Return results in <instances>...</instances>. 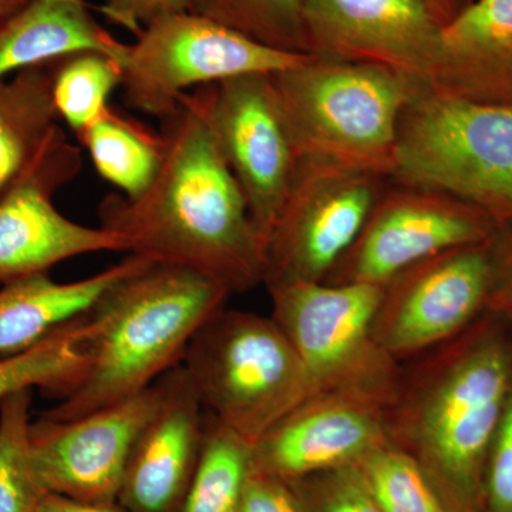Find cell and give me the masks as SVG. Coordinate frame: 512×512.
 <instances>
[{"label":"cell","mask_w":512,"mask_h":512,"mask_svg":"<svg viewBox=\"0 0 512 512\" xmlns=\"http://www.w3.org/2000/svg\"><path fill=\"white\" fill-rule=\"evenodd\" d=\"M239 512H303L288 481L252 471Z\"/></svg>","instance_id":"d6a6232c"},{"label":"cell","mask_w":512,"mask_h":512,"mask_svg":"<svg viewBox=\"0 0 512 512\" xmlns=\"http://www.w3.org/2000/svg\"><path fill=\"white\" fill-rule=\"evenodd\" d=\"M188 12L234 30L259 45L308 55L303 0H190Z\"/></svg>","instance_id":"4316f807"},{"label":"cell","mask_w":512,"mask_h":512,"mask_svg":"<svg viewBox=\"0 0 512 512\" xmlns=\"http://www.w3.org/2000/svg\"><path fill=\"white\" fill-rule=\"evenodd\" d=\"M28 0H0V19L6 18L10 13L22 8Z\"/></svg>","instance_id":"d590c367"},{"label":"cell","mask_w":512,"mask_h":512,"mask_svg":"<svg viewBox=\"0 0 512 512\" xmlns=\"http://www.w3.org/2000/svg\"><path fill=\"white\" fill-rule=\"evenodd\" d=\"M57 117L52 62L0 80V192L42 147Z\"/></svg>","instance_id":"44dd1931"},{"label":"cell","mask_w":512,"mask_h":512,"mask_svg":"<svg viewBox=\"0 0 512 512\" xmlns=\"http://www.w3.org/2000/svg\"><path fill=\"white\" fill-rule=\"evenodd\" d=\"M497 222L447 192L389 180L326 284L384 286L404 269L451 249L485 244Z\"/></svg>","instance_id":"30bf717a"},{"label":"cell","mask_w":512,"mask_h":512,"mask_svg":"<svg viewBox=\"0 0 512 512\" xmlns=\"http://www.w3.org/2000/svg\"><path fill=\"white\" fill-rule=\"evenodd\" d=\"M128 45L90 15L84 0H28L0 19V80L77 52H101L123 66Z\"/></svg>","instance_id":"d6986e66"},{"label":"cell","mask_w":512,"mask_h":512,"mask_svg":"<svg viewBox=\"0 0 512 512\" xmlns=\"http://www.w3.org/2000/svg\"><path fill=\"white\" fill-rule=\"evenodd\" d=\"M493 278L487 309L512 319V221L497 225L488 242Z\"/></svg>","instance_id":"4dcf8cb0"},{"label":"cell","mask_w":512,"mask_h":512,"mask_svg":"<svg viewBox=\"0 0 512 512\" xmlns=\"http://www.w3.org/2000/svg\"><path fill=\"white\" fill-rule=\"evenodd\" d=\"M163 160L136 198L107 195L101 227L117 232L130 254L181 266L229 291L264 284V244L194 92L160 119Z\"/></svg>","instance_id":"6da1fadb"},{"label":"cell","mask_w":512,"mask_h":512,"mask_svg":"<svg viewBox=\"0 0 512 512\" xmlns=\"http://www.w3.org/2000/svg\"><path fill=\"white\" fill-rule=\"evenodd\" d=\"M252 447L207 412L200 458L178 512H239L252 473Z\"/></svg>","instance_id":"603a6c76"},{"label":"cell","mask_w":512,"mask_h":512,"mask_svg":"<svg viewBox=\"0 0 512 512\" xmlns=\"http://www.w3.org/2000/svg\"><path fill=\"white\" fill-rule=\"evenodd\" d=\"M36 512H126L119 503L101 504L47 493Z\"/></svg>","instance_id":"836d02e7"},{"label":"cell","mask_w":512,"mask_h":512,"mask_svg":"<svg viewBox=\"0 0 512 512\" xmlns=\"http://www.w3.org/2000/svg\"><path fill=\"white\" fill-rule=\"evenodd\" d=\"M52 72L57 116L77 134L109 109L123 66L106 53L77 52L52 60Z\"/></svg>","instance_id":"d4e9b609"},{"label":"cell","mask_w":512,"mask_h":512,"mask_svg":"<svg viewBox=\"0 0 512 512\" xmlns=\"http://www.w3.org/2000/svg\"><path fill=\"white\" fill-rule=\"evenodd\" d=\"M157 386L82 417L30 423L33 470L46 493L87 503H119L134 444L157 403Z\"/></svg>","instance_id":"5bb4252c"},{"label":"cell","mask_w":512,"mask_h":512,"mask_svg":"<svg viewBox=\"0 0 512 512\" xmlns=\"http://www.w3.org/2000/svg\"><path fill=\"white\" fill-rule=\"evenodd\" d=\"M136 37L127 47L120 89L127 107L157 120L198 87L282 72L311 57L259 45L191 12L160 16Z\"/></svg>","instance_id":"ba28073f"},{"label":"cell","mask_w":512,"mask_h":512,"mask_svg":"<svg viewBox=\"0 0 512 512\" xmlns=\"http://www.w3.org/2000/svg\"><path fill=\"white\" fill-rule=\"evenodd\" d=\"M488 242L431 256L383 286L373 332L394 360L407 362L457 338L487 309Z\"/></svg>","instance_id":"4fadbf2b"},{"label":"cell","mask_w":512,"mask_h":512,"mask_svg":"<svg viewBox=\"0 0 512 512\" xmlns=\"http://www.w3.org/2000/svg\"><path fill=\"white\" fill-rule=\"evenodd\" d=\"M271 74H242L191 90L264 248L301 161Z\"/></svg>","instance_id":"8fae6325"},{"label":"cell","mask_w":512,"mask_h":512,"mask_svg":"<svg viewBox=\"0 0 512 512\" xmlns=\"http://www.w3.org/2000/svg\"><path fill=\"white\" fill-rule=\"evenodd\" d=\"M483 512H512V384L485 464Z\"/></svg>","instance_id":"f546056e"},{"label":"cell","mask_w":512,"mask_h":512,"mask_svg":"<svg viewBox=\"0 0 512 512\" xmlns=\"http://www.w3.org/2000/svg\"><path fill=\"white\" fill-rule=\"evenodd\" d=\"M441 23H447L460 12L470 0H423Z\"/></svg>","instance_id":"e575fe53"},{"label":"cell","mask_w":512,"mask_h":512,"mask_svg":"<svg viewBox=\"0 0 512 512\" xmlns=\"http://www.w3.org/2000/svg\"><path fill=\"white\" fill-rule=\"evenodd\" d=\"M271 77L301 160L392 177L400 116L427 83L313 56Z\"/></svg>","instance_id":"277c9868"},{"label":"cell","mask_w":512,"mask_h":512,"mask_svg":"<svg viewBox=\"0 0 512 512\" xmlns=\"http://www.w3.org/2000/svg\"><path fill=\"white\" fill-rule=\"evenodd\" d=\"M156 409L131 451L119 495L126 512H178L200 458L205 416L184 367L156 382Z\"/></svg>","instance_id":"e0dca14e"},{"label":"cell","mask_w":512,"mask_h":512,"mask_svg":"<svg viewBox=\"0 0 512 512\" xmlns=\"http://www.w3.org/2000/svg\"><path fill=\"white\" fill-rule=\"evenodd\" d=\"M389 178L299 161L266 241L265 282H323L359 237Z\"/></svg>","instance_id":"7c38bea8"},{"label":"cell","mask_w":512,"mask_h":512,"mask_svg":"<svg viewBox=\"0 0 512 512\" xmlns=\"http://www.w3.org/2000/svg\"><path fill=\"white\" fill-rule=\"evenodd\" d=\"M390 178L447 192L497 225L512 221V104L478 103L423 84L400 116Z\"/></svg>","instance_id":"5b68a950"},{"label":"cell","mask_w":512,"mask_h":512,"mask_svg":"<svg viewBox=\"0 0 512 512\" xmlns=\"http://www.w3.org/2000/svg\"><path fill=\"white\" fill-rule=\"evenodd\" d=\"M272 318L298 353L309 396L343 394L392 406L402 363L373 332L383 286L326 282H266Z\"/></svg>","instance_id":"52a82bcc"},{"label":"cell","mask_w":512,"mask_h":512,"mask_svg":"<svg viewBox=\"0 0 512 512\" xmlns=\"http://www.w3.org/2000/svg\"><path fill=\"white\" fill-rule=\"evenodd\" d=\"M355 468L386 512H471L454 504L412 456L393 444L367 454Z\"/></svg>","instance_id":"484cf974"},{"label":"cell","mask_w":512,"mask_h":512,"mask_svg":"<svg viewBox=\"0 0 512 512\" xmlns=\"http://www.w3.org/2000/svg\"><path fill=\"white\" fill-rule=\"evenodd\" d=\"M84 315L60 326L32 348L0 357V402L23 390L40 389L63 399L84 370Z\"/></svg>","instance_id":"cb8c5ba5"},{"label":"cell","mask_w":512,"mask_h":512,"mask_svg":"<svg viewBox=\"0 0 512 512\" xmlns=\"http://www.w3.org/2000/svg\"><path fill=\"white\" fill-rule=\"evenodd\" d=\"M429 84L461 99L512 104V0H470L444 23Z\"/></svg>","instance_id":"ac0fdd59"},{"label":"cell","mask_w":512,"mask_h":512,"mask_svg":"<svg viewBox=\"0 0 512 512\" xmlns=\"http://www.w3.org/2000/svg\"><path fill=\"white\" fill-rule=\"evenodd\" d=\"M232 292L210 276L147 261L111 285L84 315V370L42 416L70 420L146 392L180 365L197 330Z\"/></svg>","instance_id":"3957f363"},{"label":"cell","mask_w":512,"mask_h":512,"mask_svg":"<svg viewBox=\"0 0 512 512\" xmlns=\"http://www.w3.org/2000/svg\"><path fill=\"white\" fill-rule=\"evenodd\" d=\"M82 168L80 147L56 124L22 173L0 192V286L49 274L76 256L128 252L117 232L87 227L57 210V191Z\"/></svg>","instance_id":"9c48e42d"},{"label":"cell","mask_w":512,"mask_h":512,"mask_svg":"<svg viewBox=\"0 0 512 512\" xmlns=\"http://www.w3.org/2000/svg\"><path fill=\"white\" fill-rule=\"evenodd\" d=\"M188 9L190 0H106L99 12L137 36L154 19L168 13L188 12Z\"/></svg>","instance_id":"1f68e13d"},{"label":"cell","mask_w":512,"mask_h":512,"mask_svg":"<svg viewBox=\"0 0 512 512\" xmlns=\"http://www.w3.org/2000/svg\"><path fill=\"white\" fill-rule=\"evenodd\" d=\"M303 512H386L370 494L355 466L288 481Z\"/></svg>","instance_id":"f1b7e54d"},{"label":"cell","mask_w":512,"mask_h":512,"mask_svg":"<svg viewBox=\"0 0 512 512\" xmlns=\"http://www.w3.org/2000/svg\"><path fill=\"white\" fill-rule=\"evenodd\" d=\"M387 444L386 409L343 394H312L256 441L252 471L295 481L355 466Z\"/></svg>","instance_id":"2e32d148"},{"label":"cell","mask_w":512,"mask_h":512,"mask_svg":"<svg viewBox=\"0 0 512 512\" xmlns=\"http://www.w3.org/2000/svg\"><path fill=\"white\" fill-rule=\"evenodd\" d=\"M32 390L0 402V512H36L47 494L30 458Z\"/></svg>","instance_id":"83f0119b"},{"label":"cell","mask_w":512,"mask_h":512,"mask_svg":"<svg viewBox=\"0 0 512 512\" xmlns=\"http://www.w3.org/2000/svg\"><path fill=\"white\" fill-rule=\"evenodd\" d=\"M147 261L130 254L79 281L56 282L42 274L0 286V357L32 348L60 326L82 318L111 285Z\"/></svg>","instance_id":"ffe728a7"},{"label":"cell","mask_w":512,"mask_h":512,"mask_svg":"<svg viewBox=\"0 0 512 512\" xmlns=\"http://www.w3.org/2000/svg\"><path fill=\"white\" fill-rule=\"evenodd\" d=\"M76 137L89 151L97 173L128 198L146 190L163 160L160 131L156 133L111 106Z\"/></svg>","instance_id":"7402d4cb"},{"label":"cell","mask_w":512,"mask_h":512,"mask_svg":"<svg viewBox=\"0 0 512 512\" xmlns=\"http://www.w3.org/2000/svg\"><path fill=\"white\" fill-rule=\"evenodd\" d=\"M181 366L204 409L252 446L309 396L298 353L272 316L224 306L192 336Z\"/></svg>","instance_id":"8992f818"},{"label":"cell","mask_w":512,"mask_h":512,"mask_svg":"<svg viewBox=\"0 0 512 512\" xmlns=\"http://www.w3.org/2000/svg\"><path fill=\"white\" fill-rule=\"evenodd\" d=\"M308 55L430 82L443 23L423 0H303Z\"/></svg>","instance_id":"9a60e30c"},{"label":"cell","mask_w":512,"mask_h":512,"mask_svg":"<svg viewBox=\"0 0 512 512\" xmlns=\"http://www.w3.org/2000/svg\"><path fill=\"white\" fill-rule=\"evenodd\" d=\"M402 365L390 441L458 507L483 512L485 464L512 384V345L483 323Z\"/></svg>","instance_id":"7a4b0ae2"}]
</instances>
